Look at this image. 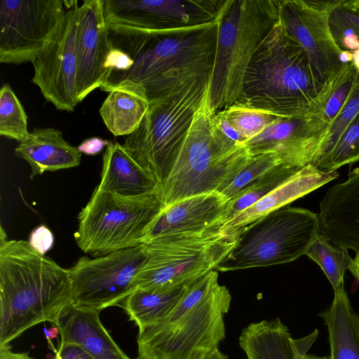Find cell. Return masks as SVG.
<instances>
[{
  "mask_svg": "<svg viewBox=\"0 0 359 359\" xmlns=\"http://www.w3.org/2000/svg\"><path fill=\"white\" fill-rule=\"evenodd\" d=\"M318 215L307 209L283 207L241 228L238 241L217 266L229 271L292 262L320 236Z\"/></svg>",
  "mask_w": 359,
  "mask_h": 359,
  "instance_id": "obj_10",
  "label": "cell"
},
{
  "mask_svg": "<svg viewBox=\"0 0 359 359\" xmlns=\"http://www.w3.org/2000/svg\"><path fill=\"white\" fill-rule=\"evenodd\" d=\"M102 90L109 93L100 114L114 136L129 135L140 126L149 101L144 89L130 81H123Z\"/></svg>",
  "mask_w": 359,
  "mask_h": 359,
  "instance_id": "obj_25",
  "label": "cell"
},
{
  "mask_svg": "<svg viewBox=\"0 0 359 359\" xmlns=\"http://www.w3.org/2000/svg\"><path fill=\"white\" fill-rule=\"evenodd\" d=\"M107 27L111 47L127 53L133 65L111 72L101 90L130 81L143 87L149 101L176 81L211 70L217 20L204 29L174 34Z\"/></svg>",
  "mask_w": 359,
  "mask_h": 359,
  "instance_id": "obj_3",
  "label": "cell"
},
{
  "mask_svg": "<svg viewBox=\"0 0 359 359\" xmlns=\"http://www.w3.org/2000/svg\"><path fill=\"white\" fill-rule=\"evenodd\" d=\"M215 114L207 87L174 166L158 190L165 206L196 195L221 192L251 159L245 145L229 144L215 132Z\"/></svg>",
  "mask_w": 359,
  "mask_h": 359,
  "instance_id": "obj_6",
  "label": "cell"
},
{
  "mask_svg": "<svg viewBox=\"0 0 359 359\" xmlns=\"http://www.w3.org/2000/svg\"><path fill=\"white\" fill-rule=\"evenodd\" d=\"M357 161H359V113L346 126L330 151L313 165L328 172Z\"/></svg>",
  "mask_w": 359,
  "mask_h": 359,
  "instance_id": "obj_32",
  "label": "cell"
},
{
  "mask_svg": "<svg viewBox=\"0 0 359 359\" xmlns=\"http://www.w3.org/2000/svg\"><path fill=\"white\" fill-rule=\"evenodd\" d=\"M100 311L73 304L66 307L55 325L60 342L75 344L94 359H130L103 326Z\"/></svg>",
  "mask_w": 359,
  "mask_h": 359,
  "instance_id": "obj_20",
  "label": "cell"
},
{
  "mask_svg": "<svg viewBox=\"0 0 359 359\" xmlns=\"http://www.w3.org/2000/svg\"><path fill=\"white\" fill-rule=\"evenodd\" d=\"M334 291L331 306L319 314L327 329L330 359H359V315L344 284Z\"/></svg>",
  "mask_w": 359,
  "mask_h": 359,
  "instance_id": "obj_26",
  "label": "cell"
},
{
  "mask_svg": "<svg viewBox=\"0 0 359 359\" xmlns=\"http://www.w3.org/2000/svg\"><path fill=\"white\" fill-rule=\"evenodd\" d=\"M231 302L217 271L199 278L167 316L139 329L137 359H203L225 338Z\"/></svg>",
  "mask_w": 359,
  "mask_h": 359,
  "instance_id": "obj_4",
  "label": "cell"
},
{
  "mask_svg": "<svg viewBox=\"0 0 359 359\" xmlns=\"http://www.w3.org/2000/svg\"><path fill=\"white\" fill-rule=\"evenodd\" d=\"M145 259L143 244L94 258L81 257L68 269L73 304L101 311L118 306L133 292Z\"/></svg>",
  "mask_w": 359,
  "mask_h": 359,
  "instance_id": "obj_13",
  "label": "cell"
},
{
  "mask_svg": "<svg viewBox=\"0 0 359 359\" xmlns=\"http://www.w3.org/2000/svg\"><path fill=\"white\" fill-rule=\"evenodd\" d=\"M302 359H330V355L328 356H317L310 354H306Z\"/></svg>",
  "mask_w": 359,
  "mask_h": 359,
  "instance_id": "obj_47",
  "label": "cell"
},
{
  "mask_svg": "<svg viewBox=\"0 0 359 359\" xmlns=\"http://www.w3.org/2000/svg\"><path fill=\"white\" fill-rule=\"evenodd\" d=\"M350 271L359 282V254L356 255L353 259V266Z\"/></svg>",
  "mask_w": 359,
  "mask_h": 359,
  "instance_id": "obj_45",
  "label": "cell"
},
{
  "mask_svg": "<svg viewBox=\"0 0 359 359\" xmlns=\"http://www.w3.org/2000/svg\"><path fill=\"white\" fill-rule=\"evenodd\" d=\"M329 25L336 43L346 38L359 43V0H344L330 13Z\"/></svg>",
  "mask_w": 359,
  "mask_h": 359,
  "instance_id": "obj_35",
  "label": "cell"
},
{
  "mask_svg": "<svg viewBox=\"0 0 359 359\" xmlns=\"http://www.w3.org/2000/svg\"><path fill=\"white\" fill-rule=\"evenodd\" d=\"M318 215L321 234L334 245L359 254V168L326 191Z\"/></svg>",
  "mask_w": 359,
  "mask_h": 359,
  "instance_id": "obj_19",
  "label": "cell"
},
{
  "mask_svg": "<svg viewBox=\"0 0 359 359\" xmlns=\"http://www.w3.org/2000/svg\"><path fill=\"white\" fill-rule=\"evenodd\" d=\"M196 280L167 289H136L118 306L126 311L129 320L133 321L140 329L167 316Z\"/></svg>",
  "mask_w": 359,
  "mask_h": 359,
  "instance_id": "obj_27",
  "label": "cell"
},
{
  "mask_svg": "<svg viewBox=\"0 0 359 359\" xmlns=\"http://www.w3.org/2000/svg\"><path fill=\"white\" fill-rule=\"evenodd\" d=\"M301 169L283 163L274 167L230 200L221 226L264 198Z\"/></svg>",
  "mask_w": 359,
  "mask_h": 359,
  "instance_id": "obj_28",
  "label": "cell"
},
{
  "mask_svg": "<svg viewBox=\"0 0 359 359\" xmlns=\"http://www.w3.org/2000/svg\"><path fill=\"white\" fill-rule=\"evenodd\" d=\"M0 359H33L26 353H15L10 346H0Z\"/></svg>",
  "mask_w": 359,
  "mask_h": 359,
  "instance_id": "obj_41",
  "label": "cell"
},
{
  "mask_svg": "<svg viewBox=\"0 0 359 359\" xmlns=\"http://www.w3.org/2000/svg\"><path fill=\"white\" fill-rule=\"evenodd\" d=\"M240 232L241 229L218 226L143 243L146 259L134 279L133 291L173 287L215 270L235 246Z\"/></svg>",
  "mask_w": 359,
  "mask_h": 359,
  "instance_id": "obj_8",
  "label": "cell"
},
{
  "mask_svg": "<svg viewBox=\"0 0 359 359\" xmlns=\"http://www.w3.org/2000/svg\"><path fill=\"white\" fill-rule=\"evenodd\" d=\"M282 164L276 155L265 153L252 156L248 163L239 172L222 194L228 200L250 186L274 167Z\"/></svg>",
  "mask_w": 359,
  "mask_h": 359,
  "instance_id": "obj_33",
  "label": "cell"
},
{
  "mask_svg": "<svg viewBox=\"0 0 359 359\" xmlns=\"http://www.w3.org/2000/svg\"><path fill=\"white\" fill-rule=\"evenodd\" d=\"M279 1L226 0L217 18L208 93L215 113L236 102L256 50L278 21Z\"/></svg>",
  "mask_w": 359,
  "mask_h": 359,
  "instance_id": "obj_7",
  "label": "cell"
},
{
  "mask_svg": "<svg viewBox=\"0 0 359 359\" xmlns=\"http://www.w3.org/2000/svg\"><path fill=\"white\" fill-rule=\"evenodd\" d=\"M109 142L97 137L88 138L83 141L77 149L79 152L86 155H97L102 151L104 147L109 144Z\"/></svg>",
  "mask_w": 359,
  "mask_h": 359,
  "instance_id": "obj_40",
  "label": "cell"
},
{
  "mask_svg": "<svg viewBox=\"0 0 359 359\" xmlns=\"http://www.w3.org/2000/svg\"><path fill=\"white\" fill-rule=\"evenodd\" d=\"M67 0H0V62H32L66 12Z\"/></svg>",
  "mask_w": 359,
  "mask_h": 359,
  "instance_id": "obj_12",
  "label": "cell"
},
{
  "mask_svg": "<svg viewBox=\"0 0 359 359\" xmlns=\"http://www.w3.org/2000/svg\"><path fill=\"white\" fill-rule=\"evenodd\" d=\"M15 154L31 168L30 179L45 172H54L79 165L81 154L53 128H35L25 141L19 143Z\"/></svg>",
  "mask_w": 359,
  "mask_h": 359,
  "instance_id": "obj_23",
  "label": "cell"
},
{
  "mask_svg": "<svg viewBox=\"0 0 359 359\" xmlns=\"http://www.w3.org/2000/svg\"><path fill=\"white\" fill-rule=\"evenodd\" d=\"M353 63L359 71V48L353 52Z\"/></svg>",
  "mask_w": 359,
  "mask_h": 359,
  "instance_id": "obj_46",
  "label": "cell"
},
{
  "mask_svg": "<svg viewBox=\"0 0 359 359\" xmlns=\"http://www.w3.org/2000/svg\"><path fill=\"white\" fill-rule=\"evenodd\" d=\"M238 340L248 359H301L313 345L306 337L292 339L279 318L249 324Z\"/></svg>",
  "mask_w": 359,
  "mask_h": 359,
  "instance_id": "obj_22",
  "label": "cell"
},
{
  "mask_svg": "<svg viewBox=\"0 0 359 359\" xmlns=\"http://www.w3.org/2000/svg\"><path fill=\"white\" fill-rule=\"evenodd\" d=\"M339 58L342 64H350L353 62V53L346 50H341Z\"/></svg>",
  "mask_w": 359,
  "mask_h": 359,
  "instance_id": "obj_44",
  "label": "cell"
},
{
  "mask_svg": "<svg viewBox=\"0 0 359 359\" xmlns=\"http://www.w3.org/2000/svg\"><path fill=\"white\" fill-rule=\"evenodd\" d=\"M322 117L283 118L245 143L251 155L271 153L285 165L312 164L329 130Z\"/></svg>",
  "mask_w": 359,
  "mask_h": 359,
  "instance_id": "obj_16",
  "label": "cell"
},
{
  "mask_svg": "<svg viewBox=\"0 0 359 359\" xmlns=\"http://www.w3.org/2000/svg\"><path fill=\"white\" fill-rule=\"evenodd\" d=\"M27 115L8 83L0 90V135L22 142L30 136L27 128Z\"/></svg>",
  "mask_w": 359,
  "mask_h": 359,
  "instance_id": "obj_31",
  "label": "cell"
},
{
  "mask_svg": "<svg viewBox=\"0 0 359 359\" xmlns=\"http://www.w3.org/2000/svg\"><path fill=\"white\" fill-rule=\"evenodd\" d=\"M330 90L278 21L253 55L237 102L282 118L322 117Z\"/></svg>",
  "mask_w": 359,
  "mask_h": 359,
  "instance_id": "obj_2",
  "label": "cell"
},
{
  "mask_svg": "<svg viewBox=\"0 0 359 359\" xmlns=\"http://www.w3.org/2000/svg\"><path fill=\"white\" fill-rule=\"evenodd\" d=\"M229 201L219 192L212 191L165 206L149 225L144 243L164 236L197 233L221 226Z\"/></svg>",
  "mask_w": 359,
  "mask_h": 359,
  "instance_id": "obj_18",
  "label": "cell"
},
{
  "mask_svg": "<svg viewBox=\"0 0 359 359\" xmlns=\"http://www.w3.org/2000/svg\"><path fill=\"white\" fill-rule=\"evenodd\" d=\"M338 175L337 170L326 172L309 164L221 226L235 230L243 228L335 180Z\"/></svg>",
  "mask_w": 359,
  "mask_h": 359,
  "instance_id": "obj_21",
  "label": "cell"
},
{
  "mask_svg": "<svg viewBox=\"0 0 359 359\" xmlns=\"http://www.w3.org/2000/svg\"><path fill=\"white\" fill-rule=\"evenodd\" d=\"M302 358H303V357H302ZM302 358H301V359H302Z\"/></svg>",
  "mask_w": 359,
  "mask_h": 359,
  "instance_id": "obj_48",
  "label": "cell"
},
{
  "mask_svg": "<svg viewBox=\"0 0 359 359\" xmlns=\"http://www.w3.org/2000/svg\"><path fill=\"white\" fill-rule=\"evenodd\" d=\"M165 207L158 191L126 197L95 189L78 215V247L93 257L142 245Z\"/></svg>",
  "mask_w": 359,
  "mask_h": 359,
  "instance_id": "obj_9",
  "label": "cell"
},
{
  "mask_svg": "<svg viewBox=\"0 0 359 359\" xmlns=\"http://www.w3.org/2000/svg\"><path fill=\"white\" fill-rule=\"evenodd\" d=\"M343 1H279L280 25L304 50L315 72L330 88L347 65L340 61L341 50L335 43L329 25L330 13Z\"/></svg>",
  "mask_w": 359,
  "mask_h": 359,
  "instance_id": "obj_14",
  "label": "cell"
},
{
  "mask_svg": "<svg viewBox=\"0 0 359 359\" xmlns=\"http://www.w3.org/2000/svg\"><path fill=\"white\" fill-rule=\"evenodd\" d=\"M132 65L133 60L127 53L120 49L111 47L107 57L105 69L109 76V74L112 72H126Z\"/></svg>",
  "mask_w": 359,
  "mask_h": 359,
  "instance_id": "obj_38",
  "label": "cell"
},
{
  "mask_svg": "<svg viewBox=\"0 0 359 359\" xmlns=\"http://www.w3.org/2000/svg\"><path fill=\"white\" fill-rule=\"evenodd\" d=\"M359 71L353 62L347 65L332 83L322 117L330 126L341 111L355 83Z\"/></svg>",
  "mask_w": 359,
  "mask_h": 359,
  "instance_id": "obj_34",
  "label": "cell"
},
{
  "mask_svg": "<svg viewBox=\"0 0 359 359\" xmlns=\"http://www.w3.org/2000/svg\"><path fill=\"white\" fill-rule=\"evenodd\" d=\"M54 237L51 231L45 225L36 227L30 234L29 243L39 254H45L52 248Z\"/></svg>",
  "mask_w": 359,
  "mask_h": 359,
  "instance_id": "obj_37",
  "label": "cell"
},
{
  "mask_svg": "<svg viewBox=\"0 0 359 359\" xmlns=\"http://www.w3.org/2000/svg\"><path fill=\"white\" fill-rule=\"evenodd\" d=\"M55 359H94L79 346L67 342H60L55 351Z\"/></svg>",
  "mask_w": 359,
  "mask_h": 359,
  "instance_id": "obj_39",
  "label": "cell"
},
{
  "mask_svg": "<svg viewBox=\"0 0 359 359\" xmlns=\"http://www.w3.org/2000/svg\"><path fill=\"white\" fill-rule=\"evenodd\" d=\"M101 180L95 187L121 196H137L158 191L153 177L128 153L123 144L109 142L102 158Z\"/></svg>",
  "mask_w": 359,
  "mask_h": 359,
  "instance_id": "obj_24",
  "label": "cell"
},
{
  "mask_svg": "<svg viewBox=\"0 0 359 359\" xmlns=\"http://www.w3.org/2000/svg\"><path fill=\"white\" fill-rule=\"evenodd\" d=\"M79 3L67 1L66 12L51 40L32 63V81L57 109L72 112L79 103L76 87L75 34Z\"/></svg>",
  "mask_w": 359,
  "mask_h": 359,
  "instance_id": "obj_15",
  "label": "cell"
},
{
  "mask_svg": "<svg viewBox=\"0 0 359 359\" xmlns=\"http://www.w3.org/2000/svg\"><path fill=\"white\" fill-rule=\"evenodd\" d=\"M73 304L68 269L37 252L29 241L0 230V346L44 322L55 325Z\"/></svg>",
  "mask_w": 359,
  "mask_h": 359,
  "instance_id": "obj_1",
  "label": "cell"
},
{
  "mask_svg": "<svg viewBox=\"0 0 359 359\" xmlns=\"http://www.w3.org/2000/svg\"><path fill=\"white\" fill-rule=\"evenodd\" d=\"M44 333L46 334V337L47 339L48 344H50L51 347L53 348L55 351H56V350L54 348V346L52 344L50 341L52 339L57 337V334L59 333L58 328L56 326H55L49 329H44Z\"/></svg>",
  "mask_w": 359,
  "mask_h": 359,
  "instance_id": "obj_42",
  "label": "cell"
},
{
  "mask_svg": "<svg viewBox=\"0 0 359 359\" xmlns=\"http://www.w3.org/2000/svg\"><path fill=\"white\" fill-rule=\"evenodd\" d=\"M306 255L320 266L334 290L344 284V273L351 270L353 263L347 249L334 245L321 233L309 248Z\"/></svg>",
  "mask_w": 359,
  "mask_h": 359,
  "instance_id": "obj_29",
  "label": "cell"
},
{
  "mask_svg": "<svg viewBox=\"0 0 359 359\" xmlns=\"http://www.w3.org/2000/svg\"><path fill=\"white\" fill-rule=\"evenodd\" d=\"M219 111L245 140V143L264 132L273 123L283 118L271 112L240 102H236Z\"/></svg>",
  "mask_w": 359,
  "mask_h": 359,
  "instance_id": "obj_30",
  "label": "cell"
},
{
  "mask_svg": "<svg viewBox=\"0 0 359 359\" xmlns=\"http://www.w3.org/2000/svg\"><path fill=\"white\" fill-rule=\"evenodd\" d=\"M210 72L176 81L149 100L138 128L123 144L155 180L158 190L168 179L194 115L205 94Z\"/></svg>",
  "mask_w": 359,
  "mask_h": 359,
  "instance_id": "obj_5",
  "label": "cell"
},
{
  "mask_svg": "<svg viewBox=\"0 0 359 359\" xmlns=\"http://www.w3.org/2000/svg\"><path fill=\"white\" fill-rule=\"evenodd\" d=\"M111 49L104 0L83 1L78 8L75 34L79 102L106 83L109 73L105 62Z\"/></svg>",
  "mask_w": 359,
  "mask_h": 359,
  "instance_id": "obj_17",
  "label": "cell"
},
{
  "mask_svg": "<svg viewBox=\"0 0 359 359\" xmlns=\"http://www.w3.org/2000/svg\"><path fill=\"white\" fill-rule=\"evenodd\" d=\"M223 0H104L107 25L174 34L204 29L218 18Z\"/></svg>",
  "mask_w": 359,
  "mask_h": 359,
  "instance_id": "obj_11",
  "label": "cell"
},
{
  "mask_svg": "<svg viewBox=\"0 0 359 359\" xmlns=\"http://www.w3.org/2000/svg\"><path fill=\"white\" fill-rule=\"evenodd\" d=\"M203 359H229L228 356L222 353L218 348H215Z\"/></svg>",
  "mask_w": 359,
  "mask_h": 359,
  "instance_id": "obj_43",
  "label": "cell"
},
{
  "mask_svg": "<svg viewBox=\"0 0 359 359\" xmlns=\"http://www.w3.org/2000/svg\"><path fill=\"white\" fill-rule=\"evenodd\" d=\"M358 113L359 72L346 103L330 126L329 130L311 165H314L330 151L342 132Z\"/></svg>",
  "mask_w": 359,
  "mask_h": 359,
  "instance_id": "obj_36",
  "label": "cell"
}]
</instances>
